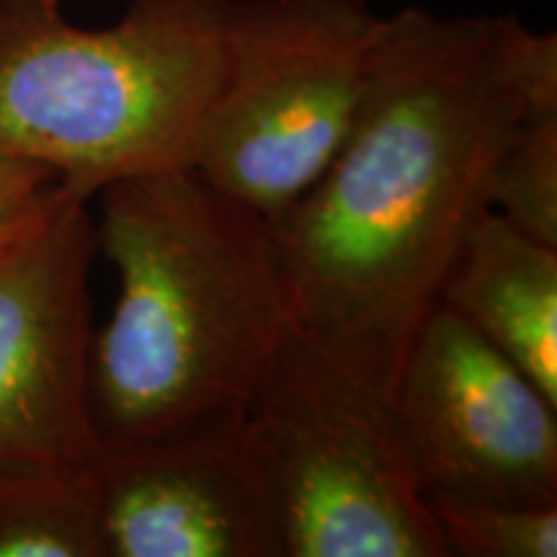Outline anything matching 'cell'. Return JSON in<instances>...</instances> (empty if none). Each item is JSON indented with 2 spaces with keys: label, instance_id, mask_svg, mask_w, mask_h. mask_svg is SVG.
Masks as SVG:
<instances>
[{
  "label": "cell",
  "instance_id": "cell-1",
  "mask_svg": "<svg viewBox=\"0 0 557 557\" xmlns=\"http://www.w3.org/2000/svg\"><path fill=\"white\" fill-rule=\"evenodd\" d=\"M557 107V37L513 13L380 18L364 96L318 184L274 222L297 320L395 372L532 111Z\"/></svg>",
  "mask_w": 557,
  "mask_h": 557
},
{
  "label": "cell",
  "instance_id": "cell-2",
  "mask_svg": "<svg viewBox=\"0 0 557 557\" xmlns=\"http://www.w3.org/2000/svg\"><path fill=\"white\" fill-rule=\"evenodd\" d=\"M99 201V253L120 276L90 341L99 442L246 413L297 320L274 222L194 169L116 181Z\"/></svg>",
  "mask_w": 557,
  "mask_h": 557
},
{
  "label": "cell",
  "instance_id": "cell-3",
  "mask_svg": "<svg viewBox=\"0 0 557 557\" xmlns=\"http://www.w3.org/2000/svg\"><path fill=\"white\" fill-rule=\"evenodd\" d=\"M230 0H129L109 26L62 0H0V152L96 199L191 169L218 86Z\"/></svg>",
  "mask_w": 557,
  "mask_h": 557
},
{
  "label": "cell",
  "instance_id": "cell-4",
  "mask_svg": "<svg viewBox=\"0 0 557 557\" xmlns=\"http://www.w3.org/2000/svg\"><path fill=\"white\" fill-rule=\"evenodd\" d=\"M395 372L295 320L248 403L287 557H449L418 487Z\"/></svg>",
  "mask_w": 557,
  "mask_h": 557
},
{
  "label": "cell",
  "instance_id": "cell-5",
  "mask_svg": "<svg viewBox=\"0 0 557 557\" xmlns=\"http://www.w3.org/2000/svg\"><path fill=\"white\" fill-rule=\"evenodd\" d=\"M380 18L367 0H230L191 169L282 220L351 129Z\"/></svg>",
  "mask_w": 557,
  "mask_h": 557
},
{
  "label": "cell",
  "instance_id": "cell-6",
  "mask_svg": "<svg viewBox=\"0 0 557 557\" xmlns=\"http://www.w3.org/2000/svg\"><path fill=\"white\" fill-rule=\"evenodd\" d=\"M90 199L60 181L0 246V470H81L96 436L88 400Z\"/></svg>",
  "mask_w": 557,
  "mask_h": 557
},
{
  "label": "cell",
  "instance_id": "cell-7",
  "mask_svg": "<svg viewBox=\"0 0 557 557\" xmlns=\"http://www.w3.org/2000/svg\"><path fill=\"white\" fill-rule=\"evenodd\" d=\"M395 408L426 500L557 504V406L444 305L403 354Z\"/></svg>",
  "mask_w": 557,
  "mask_h": 557
},
{
  "label": "cell",
  "instance_id": "cell-8",
  "mask_svg": "<svg viewBox=\"0 0 557 557\" xmlns=\"http://www.w3.org/2000/svg\"><path fill=\"white\" fill-rule=\"evenodd\" d=\"M81 483L101 557H287L248 413L99 442Z\"/></svg>",
  "mask_w": 557,
  "mask_h": 557
},
{
  "label": "cell",
  "instance_id": "cell-9",
  "mask_svg": "<svg viewBox=\"0 0 557 557\" xmlns=\"http://www.w3.org/2000/svg\"><path fill=\"white\" fill-rule=\"evenodd\" d=\"M438 305L511 359L557 406V248L487 209L465 235Z\"/></svg>",
  "mask_w": 557,
  "mask_h": 557
},
{
  "label": "cell",
  "instance_id": "cell-10",
  "mask_svg": "<svg viewBox=\"0 0 557 557\" xmlns=\"http://www.w3.org/2000/svg\"><path fill=\"white\" fill-rule=\"evenodd\" d=\"M0 557H101L81 470H0Z\"/></svg>",
  "mask_w": 557,
  "mask_h": 557
},
{
  "label": "cell",
  "instance_id": "cell-11",
  "mask_svg": "<svg viewBox=\"0 0 557 557\" xmlns=\"http://www.w3.org/2000/svg\"><path fill=\"white\" fill-rule=\"evenodd\" d=\"M491 209L557 248V107L532 111L513 132L493 173Z\"/></svg>",
  "mask_w": 557,
  "mask_h": 557
},
{
  "label": "cell",
  "instance_id": "cell-12",
  "mask_svg": "<svg viewBox=\"0 0 557 557\" xmlns=\"http://www.w3.org/2000/svg\"><path fill=\"white\" fill-rule=\"evenodd\" d=\"M451 555L555 557L557 504H493V500H426Z\"/></svg>",
  "mask_w": 557,
  "mask_h": 557
},
{
  "label": "cell",
  "instance_id": "cell-13",
  "mask_svg": "<svg viewBox=\"0 0 557 557\" xmlns=\"http://www.w3.org/2000/svg\"><path fill=\"white\" fill-rule=\"evenodd\" d=\"M54 184L45 165L0 152V246L32 220Z\"/></svg>",
  "mask_w": 557,
  "mask_h": 557
}]
</instances>
